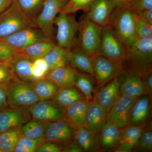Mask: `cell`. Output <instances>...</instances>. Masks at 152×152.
I'll list each match as a JSON object with an SVG mask.
<instances>
[{
    "label": "cell",
    "instance_id": "obj_1",
    "mask_svg": "<svg viewBox=\"0 0 152 152\" xmlns=\"http://www.w3.org/2000/svg\"><path fill=\"white\" fill-rule=\"evenodd\" d=\"M125 69L141 77L152 72V39L136 40L126 50Z\"/></svg>",
    "mask_w": 152,
    "mask_h": 152
},
{
    "label": "cell",
    "instance_id": "obj_2",
    "mask_svg": "<svg viewBox=\"0 0 152 152\" xmlns=\"http://www.w3.org/2000/svg\"><path fill=\"white\" fill-rule=\"evenodd\" d=\"M40 100L31 83L21 80L15 76L8 83L7 101L10 107L28 110Z\"/></svg>",
    "mask_w": 152,
    "mask_h": 152
},
{
    "label": "cell",
    "instance_id": "obj_3",
    "mask_svg": "<svg viewBox=\"0 0 152 152\" xmlns=\"http://www.w3.org/2000/svg\"><path fill=\"white\" fill-rule=\"evenodd\" d=\"M31 27H37L35 19L24 13L13 3L0 15V39Z\"/></svg>",
    "mask_w": 152,
    "mask_h": 152
},
{
    "label": "cell",
    "instance_id": "obj_4",
    "mask_svg": "<svg viewBox=\"0 0 152 152\" xmlns=\"http://www.w3.org/2000/svg\"><path fill=\"white\" fill-rule=\"evenodd\" d=\"M79 23L77 47L91 57L99 54L102 28L88 18L86 14L81 18Z\"/></svg>",
    "mask_w": 152,
    "mask_h": 152
},
{
    "label": "cell",
    "instance_id": "obj_5",
    "mask_svg": "<svg viewBox=\"0 0 152 152\" xmlns=\"http://www.w3.org/2000/svg\"><path fill=\"white\" fill-rule=\"evenodd\" d=\"M74 14L60 12L56 17L54 25L57 28V45L68 50H70L77 45L79 23Z\"/></svg>",
    "mask_w": 152,
    "mask_h": 152
},
{
    "label": "cell",
    "instance_id": "obj_6",
    "mask_svg": "<svg viewBox=\"0 0 152 152\" xmlns=\"http://www.w3.org/2000/svg\"><path fill=\"white\" fill-rule=\"evenodd\" d=\"M126 54L124 45L111 26L102 28L99 54L124 67Z\"/></svg>",
    "mask_w": 152,
    "mask_h": 152
},
{
    "label": "cell",
    "instance_id": "obj_7",
    "mask_svg": "<svg viewBox=\"0 0 152 152\" xmlns=\"http://www.w3.org/2000/svg\"><path fill=\"white\" fill-rule=\"evenodd\" d=\"M110 25L126 50L137 39L134 26V13L129 9L117 7Z\"/></svg>",
    "mask_w": 152,
    "mask_h": 152
},
{
    "label": "cell",
    "instance_id": "obj_8",
    "mask_svg": "<svg viewBox=\"0 0 152 152\" xmlns=\"http://www.w3.org/2000/svg\"><path fill=\"white\" fill-rule=\"evenodd\" d=\"M69 0H44L40 13L36 17L37 27L50 39L53 36V25L56 17Z\"/></svg>",
    "mask_w": 152,
    "mask_h": 152
},
{
    "label": "cell",
    "instance_id": "obj_9",
    "mask_svg": "<svg viewBox=\"0 0 152 152\" xmlns=\"http://www.w3.org/2000/svg\"><path fill=\"white\" fill-rule=\"evenodd\" d=\"M96 89L103 86L113 79L121 75L125 68L98 54L91 57Z\"/></svg>",
    "mask_w": 152,
    "mask_h": 152
},
{
    "label": "cell",
    "instance_id": "obj_10",
    "mask_svg": "<svg viewBox=\"0 0 152 152\" xmlns=\"http://www.w3.org/2000/svg\"><path fill=\"white\" fill-rule=\"evenodd\" d=\"M139 98L121 95L118 100L107 113L106 122L112 123L120 129L126 126L129 125L131 110Z\"/></svg>",
    "mask_w": 152,
    "mask_h": 152
},
{
    "label": "cell",
    "instance_id": "obj_11",
    "mask_svg": "<svg viewBox=\"0 0 152 152\" xmlns=\"http://www.w3.org/2000/svg\"><path fill=\"white\" fill-rule=\"evenodd\" d=\"M0 39L13 47L17 51L39 42L53 41L37 27L24 29Z\"/></svg>",
    "mask_w": 152,
    "mask_h": 152
},
{
    "label": "cell",
    "instance_id": "obj_12",
    "mask_svg": "<svg viewBox=\"0 0 152 152\" xmlns=\"http://www.w3.org/2000/svg\"><path fill=\"white\" fill-rule=\"evenodd\" d=\"M117 8L113 0H95L85 13L91 21L104 28L110 24Z\"/></svg>",
    "mask_w": 152,
    "mask_h": 152
},
{
    "label": "cell",
    "instance_id": "obj_13",
    "mask_svg": "<svg viewBox=\"0 0 152 152\" xmlns=\"http://www.w3.org/2000/svg\"><path fill=\"white\" fill-rule=\"evenodd\" d=\"M32 118L44 122L64 120V108L52 100H40L28 110Z\"/></svg>",
    "mask_w": 152,
    "mask_h": 152
},
{
    "label": "cell",
    "instance_id": "obj_14",
    "mask_svg": "<svg viewBox=\"0 0 152 152\" xmlns=\"http://www.w3.org/2000/svg\"><path fill=\"white\" fill-rule=\"evenodd\" d=\"M74 135V130L65 120L46 123V141L54 142L63 147L73 140Z\"/></svg>",
    "mask_w": 152,
    "mask_h": 152
},
{
    "label": "cell",
    "instance_id": "obj_15",
    "mask_svg": "<svg viewBox=\"0 0 152 152\" xmlns=\"http://www.w3.org/2000/svg\"><path fill=\"white\" fill-rule=\"evenodd\" d=\"M120 86V75L103 86L96 89L93 99L103 107L107 113L121 96Z\"/></svg>",
    "mask_w": 152,
    "mask_h": 152
},
{
    "label": "cell",
    "instance_id": "obj_16",
    "mask_svg": "<svg viewBox=\"0 0 152 152\" xmlns=\"http://www.w3.org/2000/svg\"><path fill=\"white\" fill-rule=\"evenodd\" d=\"M31 119L28 110H18L9 107L0 109V134L21 127Z\"/></svg>",
    "mask_w": 152,
    "mask_h": 152
},
{
    "label": "cell",
    "instance_id": "obj_17",
    "mask_svg": "<svg viewBox=\"0 0 152 152\" xmlns=\"http://www.w3.org/2000/svg\"><path fill=\"white\" fill-rule=\"evenodd\" d=\"M120 77L121 95L139 98L146 94L142 79L137 74L124 69Z\"/></svg>",
    "mask_w": 152,
    "mask_h": 152
},
{
    "label": "cell",
    "instance_id": "obj_18",
    "mask_svg": "<svg viewBox=\"0 0 152 152\" xmlns=\"http://www.w3.org/2000/svg\"><path fill=\"white\" fill-rule=\"evenodd\" d=\"M151 100L147 94L137 99L131 110L129 125L144 126L148 123L151 114Z\"/></svg>",
    "mask_w": 152,
    "mask_h": 152
},
{
    "label": "cell",
    "instance_id": "obj_19",
    "mask_svg": "<svg viewBox=\"0 0 152 152\" xmlns=\"http://www.w3.org/2000/svg\"><path fill=\"white\" fill-rule=\"evenodd\" d=\"M88 102L83 99L64 108V120L74 130L86 127V115Z\"/></svg>",
    "mask_w": 152,
    "mask_h": 152
},
{
    "label": "cell",
    "instance_id": "obj_20",
    "mask_svg": "<svg viewBox=\"0 0 152 152\" xmlns=\"http://www.w3.org/2000/svg\"><path fill=\"white\" fill-rule=\"evenodd\" d=\"M107 112L94 99L88 101L86 112L85 127L99 136L101 129L106 122Z\"/></svg>",
    "mask_w": 152,
    "mask_h": 152
},
{
    "label": "cell",
    "instance_id": "obj_21",
    "mask_svg": "<svg viewBox=\"0 0 152 152\" xmlns=\"http://www.w3.org/2000/svg\"><path fill=\"white\" fill-rule=\"evenodd\" d=\"M145 126L128 125L121 129L119 141L114 152H133Z\"/></svg>",
    "mask_w": 152,
    "mask_h": 152
},
{
    "label": "cell",
    "instance_id": "obj_22",
    "mask_svg": "<svg viewBox=\"0 0 152 152\" xmlns=\"http://www.w3.org/2000/svg\"><path fill=\"white\" fill-rule=\"evenodd\" d=\"M121 129L112 123L106 122L99 134L100 151H114L119 141Z\"/></svg>",
    "mask_w": 152,
    "mask_h": 152
},
{
    "label": "cell",
    "instance_id": "obj_23",
    "mask_svg": "<svg viewBox=\"0 0 152 152\" xmlns=\"http://www.w3.org/2000/svg\"><path fill=\"white\" fill-rule=\"evenodd\" d=\"M76 69L69 64L49 71L46 76L60 88L75 86Z\"/></svg>",
    "mask_w": 152,
    "mask_h": 152
},
{
    "label": "cell",
    "instance_id": "obj_24",
    "mask_svg": "<svg viewBox=\"0 0 152 152\" xmlns=\"http://www.w3.org/2000/svg\"><path fill=\"white\" fill-rule=\"evenodd\" d=\"M74 140L83 152L100 151L99 136L88 128L83 127L74 130Z\"/></svg>",
    "mask_w": 152,
    "mask_h": 152
},
{
    "label": "cell",
    "instance_id": "obj_25",
    "mask_svg": "<svg viewBox=\"0 0 152 152\" xmlns=\"http://www.w3.org/2000/svg\"><path fill=\"white\" fill-rule=\"evenodd\" d=\"M33 62L29 59L17 53L10 63L14 75L21 80L31 83L34 81L31 71Z\"/></svg>",
    "mask_w": 152,
    "mask_h": 152
},
{
    "label": "cell",
    "instance_id": "obj_26",
    "mask_svg": "<svg viewBox=\"0 0 152 152\" xmlns=\"http://www.w3.org/2000/svg\"><path fill=\"white\" fill-rule=\"evenodd\" d=\"M69 64L75 69L94 77L91 57L77 47L69 51Z\"/></svg>",
    "mask_w": 152,
    "mask_h": 152
},
{
    "label": "cell",
    "instance_id": "obj_27",
    "mask_svg": "<svg viewBox=\"0 0 152 152\" xmlns=\"http://www.w3.org/2000/svg\"><path fill=\"white\" fill-rule=\"evenodd\" d=\"M31 84L40 99L42 101L52 100L60 88L46 77L35 80Z\"/></svg>",
    "mask_w": 152,
    "mask_h": 152
},
{
    "label": "cell",
    "instance_id": "obj_28",
    "mask_svg": "<svg viewBox=\"0 0 152 152\" xmlns=\"http://www.w3.org/2000/svg\"><path fill=\"white\" fill-rule=\"evenodd\" d=\"M96 82L92 75L80 72L76 69L75 86L83 94L88 101L92 100L96 89Z\"/></svg>",
    "mask_w": 152,
    "mask_h": 152
},
{
    "label": "cell",
    "instance_id": "obj_29",
    "mask_svg": "<svg viewBox=\"0 0 152 152\" xmlns=\"http://www.w3.org/2000/svg\"><path fill=\"white\" fill-rule=\"evenodd\" d=\"M85 99L84 96L80 90L74 86L60 88L52 100L64 108L77 101Z\"/></svg>",
    "mask_w": 152,
    "mask_h": 152
},
{
    "label": "cell",
    "instance_id": "obj_30",
    "mask_svg": "<svg viewBox=\"0 0 152 152\" xmlns=\"http://www.w3.org/2000/svg\"><path fill=\"white\" fill-rule=\"evenodd\" d=\"M56 45L53 41L39 42L17 51V53L33 61L37 59L43 58Z\"/></svg>",
    "mask_w": 152,
    "mask_h": 152
},
{
    "label": "cell",
    "instance_id": "obj_31",
    "mask_svg": "<svg viewBox=\"0 0 152 152\" xmlns=\"http://www.w3.org/2000/svg\"><path fill=\"white\" fill-rule=\"evenodd\" d=\"M69 51L56 45L43 58L48 66L49 71L69 64Z\"/></svg>",
    "mask_w": 152,
    "mask_h": 152
},
{
    "label": "cell",
    "instance_id": "obj_32",
    "mask_svg": "<svg viewBox=\"0 0 152 152\" xmlns=\"http://www.w3.org/2000/svg\"><path fill=\"white\" fill-rule=\"evenodd\" d=\"M22 136L21 127L0 134V149L2 152H13Z\"/></svg>",
    "mask_w": 152,
    "mask_h": 152
},
{
    "label": "cell",
    "instance_id": "obj_33",
    "mask_svg": "<svg viewBox=\"0 0 152 152\" xmlns=\"http://www.w3.org/2000/svg\"><path fill=\"white\" fill-rule=\"evenodd\" d=\"M46 123L32 118L21 127L22 136L38 139L45 136Z\"/></svg>",
    "mask_w": 152,
    "mask_h": 152
},
{
    "label": "cell",
    "instance_id": "obj_34",
    "mask_svg": "<svg viewBox=\"0 0 152 152\" xmlns=\"http://www.w3.org/2000/svg\"><path fill=\"white\" fill-rule=\"evenodd\" d=\"M44 0H13L12 3L24 13L35 19L42 10Z\"/></svg>",
    "mask_w": 152,
    "mask_h": 152
},
{
    "label": "cell",
    "instance_id": "obj_35",
    "mask_svg": "<svg viewBox=\"0 0 152 152\" xmlns=\"http://www.w3.org/2000/svg\"><path fill=\"white\" fill-rule=\"evenodd\" d=\"M152 151V121H150L144 128L133 152Z\"/></svg>",
    "mask_w": 152,
    "mask_h": 152
},
{
    "label": "cell",
    "instance_id": "obj_36",
    "mask_svg": "<svg viewBox=\"0 0 152 152\" xmlns=\"http://www.w3.org/2000/svg\"><path fill=\"white\" fill-rule=\"evenodd\" d=\"M46 142L45 137L32 139L22 136L14 149L15 152H34Z\"/></svg>",
    "mask_w": 152,
    "mask_h": 152
},
{
    "label": "cell",
    "instance_id": "obj_37",
    "mask_svg": "<svg viewBox=\"0 0 152 152\" xmlns=\"http://www.w3.org/2000/svg\"><path fill=\"white\" fill-rule=\"evenodd\" d=\"M134 26L137 39H152V26L144 21L134 13Z\"/></svg>",
    "mask_w": 152,
    "mask_h": 152
},
{
    "label": "cell",
    "instance_id": "obj_38",
    "mask_svg": "<svg viewBox=\"0 0 152 152\" xmlns=\"http://www.w3.org/2000/svg\"><path fill=\"white\" fill-rule=\"evenodd\" d=\"M95 0H69L61 12L74 14L80 10L86 12Z\"/></svg>",
    "mask_w": 152,
    "mask_h": 152
},
{
    "label": "cell",
    "instance_id": "obj_39",
    "mask_svg": "<svg viewBox=\"0 0 152 152\" xmlns=\"http://www.w3.org/2000/svg\"><path fill=\"white\" fill-rule=\"evenodd\" d=\"M17 53L13 47L0 39V63L10 64Z\"/></svg>",
    "mask_w": 152,
    "mask_h": 152
},
{
    "label": "cell",
    "instance_id": "obj_40",
    "mask_svg": "<svg viewBox=\"0 0 152 152\" xmlns=\"http://www.w3.org/2000/svg\"><path fill=\"white\" fill-rule=\"evenodd\" d=\"M128 9L134 14L152 10V0H130Z\"/></svg>",
    "mask_w": 152,
    "mask_h": 152
},
{
    "label": "cell",
    "instance_id": "obj_41",
    "mask_svg": "<svg viewBox=\"0 0 152 152\" xmlns=\"http://www.w3.org/2000/svg\"><path fill=\"white\" fill-rule=\"evenodd\" d=\"M14 77L10 64L0 63V84L7 83Z\"/></svg>",
    "mask_w": 152,
    "mask_h": 152
},
{
    "label": "cell",
    "instance_id": "obj_42",
    "mask_svg": "<svg viewBox=\"0 0 152 152\" xmlns=\"http://www.w3.org/2000/svg\"><path fill=\"white\" fill-rule=\"evenodd\" d=\"M62 147L58 144L54 142L46 141L41 146L37 152H61Z\"/></svg>",
    "mask_w": 152,
    "mask_h": 152
},
{
    "label": "cell",
    "instance_id": "obj_43",
    "mask_svg": "<svg viewBox=\"0 0 152 152\" xmlns=\"http://www.w3.org/2000/svg\"><path fill=\"white\" fill-rule=\"evenodd\" d=\"M7 83L0 84V109L9 107L7 101Z\"/></svg>",
    "mask_w": 152,
    "mask_h": 152
},
{
    "label": "cell",
    "instance_id": "obj_44",
    "mask_svg": "<svg viewBox=\"0 0 152 152\" xmlns=\"http://www.w3.org/2000/svg\"><path fill=\"white\" fill-rule=\"evenodd\" d=\"M146 94L151 99L152 96V72L148 73L142 77Z\"/></svg>",
    "mask_w": 152,
    "mask_h": 152
},
{
    "label": "cell",
    "instance_id": "obj_45",
    "mask_svg": "<svg viewBox=\"0 0 152 152\" xmlns=\"http://www.w3.org/2000/svg\"><path fill=\"white\" fill-rule=\"evenodd\" d=\"M62 152H83L82 148L74 140L69 143L62 147Z\"/></svg>",
    "mask_w": 152,
    "mask_h": 152
},
{
    "label": "cell",
    "instance_id": "obj_46",
    "mask_svg": "<svg viewBox=\"0 0 152 152\" xmlns=\"http://www.w3.org/2000/svg\"><path fill=\"white\" fill-rule=\"evenodd\" d=\"M32 75L34 80H39L45 77L48 73L46 71L38 67L37 66L33 64L32 66Z\"/></svg>",
    "mask_w": 152,
    "mask_h": 152
},
{
    "label": "cell",
    "instance_id": "obj_47",
    "mask_svg": "<svg viewBox=\"0 0 152 152\" xmlns=\"http://www.w3.org/2000/svg\"><path fill=\"white\" fill-rule=\"evenodd\" d=\"M135 14L144 21L152 26V10H147Z\"/></svg>",
    "mask_w": 152,
    "mask_h": 152
},
{
    "label": "cell",
    "instance_id": "obj_48",
    "mask_svg": "<svg viewBox=\"0 0 152 152\" xmlns=\"http://www.w3.org/2000/svg\"><path fill=\"white\" fill-rule=\"evenodd\" d=\"M33 64H34L38 67L48 72L49 71V67L46 61L43 58H40L33 61Z\"/></svg>",
    "mask_w": 152,
    "mask_h": 152
},
{
    "label": "cell",
    "instance_id": "obj_49",
    "mask_svg": "<svg viewBox=\"0 0 152 152\" xmlns=\"http://www.w3.org/2000/svg\"><path fill=\"white\" fill-rule=\"evenodd\" d=\"M12 1L13 0H0V15L8 8Z\"/></svg>",
    "mask_w": 152,
    "mask_h": 152
},
{
    "label": "cell",
    "instance_id": "obj_50",
    "mask_svg": "<svg viewBox=\"0 0 152 152\" xmlns=\"http://www.w3.org/2000/svg\"><path fill=\"white\" fill-rule=\"evenodd\" d=\"M116 4L118 8H128L130 0H113Z\"/></svg>",
    "mask_w": 152,
    "mask_h": 152
},
{
    "label": "cell",
    "instance_id": "obj_51",
    "mask_svg": "<svg viewBox=\"0 0 152 152\" xmlns=\"http://www.w3.org/2000/svg\"><path fill=\"white\" fill-rule=\"evenodd\" d=\"M0 152H2V151H1V149H0Z\"/></svg>",
    "mask_w": 152,
    "mask_h": 152
}]
</instances>
